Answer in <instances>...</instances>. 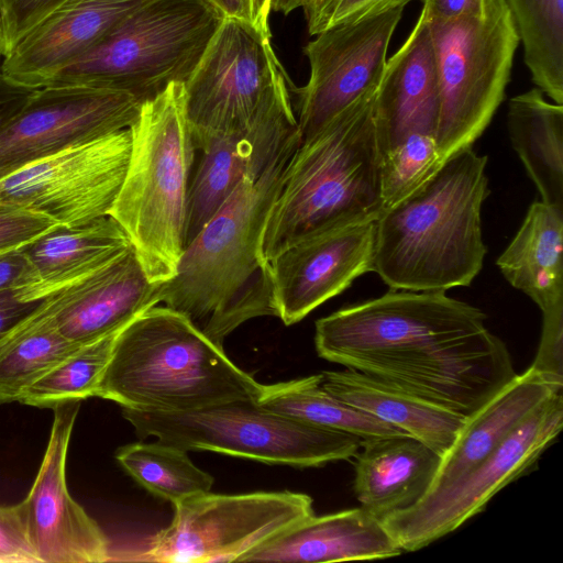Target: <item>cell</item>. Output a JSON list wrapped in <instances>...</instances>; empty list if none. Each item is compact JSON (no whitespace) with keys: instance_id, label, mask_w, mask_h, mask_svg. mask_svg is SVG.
Instances as JSON below:
<instances>
[{"instance_id":"cell-20","label":"cell","mask_w":563,"mask_h":563,"mask_svg":"<svg viewBox=\"0 0 563 563\" xmlns=\"http://www.w3.org/2000/svg\"><path fill=\"white\" fill-rule=\"evenodd\" d=\"M161 285L147 278L131 246L90 276L47 297L59 333L84 345L121 330L159 303Z\"/></svg>"},{"instance_id":"cell-33","label":"cell","mask_w":563,"mask_h":563,"mask_svg":"<svg viewBox=\"0 0 563 563\" xmlns=\"http://www.w3.org/2000/svg\"><path fill=\"white\" fill-rule=\"evenodd\" d=\"M119 331L76 349L32 384L19 401L53 409L67 401L96 397Z\"/></svg>"},{"instance_id":"cell-42","label":"cell","mask_w":563,"mask_h":563,"mask_svg":"<svg viewBox=\"0 0 563 563\" xmlns=\"http://www.w3.org/2000/svg\"><path fill=\"white\" fill-rule=\"evenodd\" d=\"M36 301H22L15 291L0 292V343L27 318L41 303Z\"/></svg>"},{"instance_id":"cell-9","label":"cell","mask_w":563,"mask_h":563,"mask_svg":"<svg viewBox=\"0 0 563 563\" xmlns=\"http://www.w3.org/2000/svg\"><path fill=\"white\" fill-rule=\"evenodd\" d=\"M140 438L186 451H212L268 464L317 467L349 460L362 439L288 418L256 400L229 401L185 412L122 408Z\"/></svg>"},{"instance_id":"cell-2","label":"cell","mask_w":563,"mask_h":563,"mask_svg":"<svg viewBox=\"0 0 563 563\" xmlns=\"http://www.w3.org/2000/svg\"><path fill=\"white\" fill-rule=\"evenodd\" d=\"M300 142L297 132L261 175L239 184L186 246L176 275L161 285L159 302L185 314L218 345L250 319L277 317L262 235Z\"/></svg>"},{"instance_id":"cell-21","label":"cell","mask_w":563,"mask_h":563,"mask_svg":"<svg viewBox=\"0 0 563 563\" xmlns=\"http://www.w3.org/2000/svg\"><path fill=\"white\" fill-rule=\"evenodd\" d=\"M438 118L434 55L428 24L420 12L407 40L386 60L375 92L374 120L380 156L412 133L435 136Z\"/></svg>"},{"instance_id":"cell-16","label":"cell","mask_w":563,"mask_h":563,"mask_svg":"<svg viewBox=\"0 0 563 563\" xmlns=\"http://www.w3.org/2000/svg\"><path fill=\"white\" fill-rule=\"evenodd\" d=\"M80 401L54 409L47 446L27 496L21 501L27 531L41 563L110 561V543L99 525L70 496L66 460Z\"/></svg>"},{"instance_id":"cell-13","label":"cell","mask_w":563,"mask_h":563,"mask_svg":"<svg viewBox=\"0 0 563 563\" xmlns=\"http://www.w3.org/2000/svg\"><path fill=\"white\" fill-rule=\"evenodd\" d=\"M131 143L124 129L15 169L0 178V211L29 210L68 227L110 216Z\"/></svg>"},{"instance_id":"cell-29","label":"cell","mask_w":563,"mask_h":563,"mask_svg":"<svg viewBox=\"0 0 563 563\" xmlns=\"http://www.w3.org/2000/svg\"><path fill=\"white\" fill-rule=\"evenodd\" d=\"M256 401L264 408L307 424L354 434L362 440L408 435L335 398L322 387L321 374L263 385Z\"/></svg>"},{"instance_id":"cell-14","label":"cell","mask_w":563,"mask_h":563,"mask_svg":"<svg viewBox=\"0 0 563 563\" xmlns=\"http://www.w3.org/2000/svg\"><path fill=\"white\" fill-rule=\"evenodd\" d=\"M141 106L125 91L88 84L34 89L0 128V170L8 175L37 159L130 129Z\"/></svg>"},{"instance_id":"cell-6","label":"cell","mask_w":563,"mask_h":563,"mask_svg":"<svg viewBox=\"0 0 563 563\" xmlns=\"http://www.w3.org/2000/svg\"><path fill=\"white\" fill-rule=\"evenodd\" d=\"M126 173L110 216L128 234L147 278L165 283L185 251L187 197L196 148L184 84L142 103L130 126Z\"/></svg>"},{"instance_id":"cell-23","label":"cell","mask_w":563,"mask_h":563,"mask_svg":"<svg viewBox=\"0 0 563 563\" xmlns=\"http://www.w3.org/2000/svg\"><path fill=\"white\" fill-rule=\"evenodd\" d=\"M131 246L111 216L78 225L58 224L22 246L31 282L15 294L22 301L41 300L90 276Z\"/></svg>"},{"instance_id":"cell-4","label":"cell","mask_w":563,"mask_h":563,"mask_svg":"<svg viewBox=\"0 0 563 563\" xmlns=\"http://www.w3.org/2000/svg\"><path fill=\"white\" fill-rule=\"evenodd\" d=\"M376 89L301 140L265 222L261 252L266 262L303 236L382 213Z\"/></svg>"},{"instance_id":"cell-46","label":"cell","mask_w":563,"mask_h":563,"mask_svg":"<svg viewBox=\"0 0 563 563\" xmlns=\"http://www.w3.org/2000/svg\"><path fill=\"white\" fill-rule=\"evenodd\" d=\"M306 0H272V10L284 15L302 8Z\"/></svg>"},{"instance_id":"cell-3","label":"cell","mask_w":563,"mask_h":563,"mask_svg":"<svg viewBox=\"0 0 563 563\" xmlns=\"http://www.w3.org/2000/svg\"><path fill=\"white\" fill-rule=\"evenodd\" d=\"M486 165L487 156L465 148L379 214L373 272L390 289L446 291L478 275L487 252L481 220Z\"/></svg>"},{"instance_id":"cell-37","label":"cell","mask_w":563,"mask_h":563,"mask_svg":"<svg viewBox=\"0 0 563 563\" xmlns=\"http://www.w3.org/2000/svg\"><path fill=\"white\" fill-rule=\"evenodd\" d=\"M531 367L563 388V305L542 313L540 344Z\"/></svg>"},{"instance_id":"cell-17","label":"cell","mask_w":563,"mask_h":563,"mask_svg":"<svg viewBox=\"0 0 563 563\" xmlns=\"http://www.w3.org/2000/svg\"><path fill=\"white\" fill-rule=\"evenodd\" d=\"M376 220L313 233L291 243L268 263L277 317L299 322L317 307L373 272Z\"/></svg>"},{"instance_id":"cell-35","label":"cell","mask_w":563,"mask_h":563,"mask_svg":"<svg viewBox=\"0 0 563 563\" xmlns=\"http://www.w3.org/2000/svg\"><path fill=\"white\" fill-rule=\"evenodd\" d=\"M411 1L413 0H306L301 9L308 33L316 35L338 24L405 8Z\"/></svg>"},{"instance_id":"cell-5","label":"cell","mask_w":563,"mask_h":563,"mask_svg":"<svg viewBox=\"0 0 563 563\" xmlns=\"http://www.w3.org/2000/svg\"><path fill=\"white\" fill-rule=\"evenodd\" d=\"M261 387L185 314L155 305L119 331L96 397L122 408L185 412L256 400Z\"/></svg>"},{"instance_id":"cell-45","label":"cell","mask_w":563,"mask_h":563,"mask_svg":"<svg viewBox=\"0 0 563 563\" xmlns=\"http://www.w3.org/2000/svg\"><path fill=\"white\" fill-rule=\"evenodd\" d=\"M252 1V22L255 27L265 34L271 35L269 14L272 11V0H251Z\"/></svg>"},{"instance_id":"cell-48","label":"cell","mask_w":563,"mask_h":563,"mask_svg":"<svg viewBox=\"0 0 563 563\" xmlns=\"http://www.w3.org/2000/svg\"><path fill=\"white\" fill-rule=\"evenodd\" d=\"M0 64H1V55H0ZM0 76H1V70H0Z\"/></svg>"},{"instance_id":"cell-47","label":"cell","mask_w":563,"mask_h":563,"mask_svg":"<svg viewBox=\"0 0 563 563\" xmlns=\"http://www.w3.org/2000/svg\"><path fill=\"white\" fill-rule=\"evenodd\" d=\"M7 174L3 170H0V178L5 176Z\"/></svg>"},{"instance_id":"cell-19","label":"cell","mask_w":563,"mask_h":563,"mask_svg":"<svg viewBox=\"0 0 563 563\" xmlns=\"http://www.w3.org/2000/svg\"><path fill=\"white\" fill-rule=\"evenodd\" d=\"M152 0H66L2 57V78L16 87L45 86L131 13Z\"/></svg>"},{"instance_id":"cell-41","label":"cell","mask_w":563,"mask_h":563,"mask_svg":"<svg viewBox=\"0 0 563 563\" xmlns=\"http://www.w3.org/2000/svg\"><path fill=\"white\" fill-rule=\"evenodd\" d=\"M31 282V267L22 246L0 253V292L19 291Z\"/></svg>"},{"instance_id":"cell-18","label":"cell","mask_w":563,"mask_h":563,"mask_svg":"<svg viewBox=\"0 0 563 563\" xmlns=\"http://www.w3.org/2000/svg\"><path fill=\"white\" fill-rule=\"evenodd\" d=\"M297 132V118L289 99L267 111L249 128L210 139L197 148L201 156L189 181L186 246L239 184L245 177L261 175Z\"/></svg>"},{"instance_id":"cell-34","label":"cell","mask_w":563,"mask_h":563,"mask_svg":"<svg viewBox=\"0 0 563 563\" xmlns=\"http://www.w3.org/2000/svg\"><path fill=\"white\" fill-rule=\"evenodd\" d=\"M444 162L433 135L423 133L408 135L382 157L383 211L418 190L442 167Z\"/></svg>"},{"instance_id":"cell-10","label":"cell","mask_w":563,"mask_h":563,"mask_svg":"<svg viewBox=\"0 0 563 563\" xmlns=\"http://www.w3.org/2000/svg\"><path fill=\"white\" fill-rule=\"evenodd\" d=\"M287 74L271 35L253 24L224 19L184 84L194 146L244 130L291 99Z\"/></svg>"},{"instance_id":"cell-24","label":"cell","mask_w":563,"mask_h":563,"mask_svg":"<svg viewBox=\"0 0 563 563\" xmlns=\"http://www.w3.org/2000/svg\"><path fill=\"white\" fill-rule=\"evenodd\" d=\"M354 494L383 519L417 504L430 489L442 455L410 435L362 440L355 454Z\"/></svg>"},{"instance_id":"cell-26","label":"cell","mask_w":563,"mask_h":563,"mask_svg":"<svg viewBox=\"0 0 563 563\" xmlns=\"http://www.w3.org/2000/svg\"><path fill=\"white\" fill-rule=\"evenodd\" d=\"M322 387L341 401L362 410L443 455L464 426V417L355 369L321 373Z\"/></svg>"},{"instance_id":"cell-32","label":"cell","mask_w":563,"mask_h":563,"mask_svg":"<svg viewBox=\"0 0 563 563\" xmlns=\"http://www.w3.org/2000/svg\"><path fill=\"white\" fill-rule=\"evenodd\" d=\"M115 460L139 485L173 505L210 492L214 481L191 462L188 451L157 440L123 445Z\"/></svg>"},{"instance_id":"cell-11","label":"cell","mask_w":563,"mask_h":563,"mask_svg":"<svg viewBox=\"0 0 563 563\" xmlns=\"http://www.w3.org/2000/svg\"><path fill=\"white\" fill-rule=\"evenodd\" d=\"M172 522L128 561L159 563L238 562L241 556L314 515L302 493L211 494L174 505Z\"/></svg>"},{"instance_id":"cell-43","label":"cell","mask_w":563,"mask_h":563,"mask_svg":"<svg viewBox=\"0 0 563 563\" xmlns=\"http://www.w3.org/2000/svg\"><path fill=\"white\" fill-rule=\"evenodd\" d=\"M31 91L9 84L0 76V128L21 109Z\"/></svg>"},{"instance_id":"cell-28","label":"cell","mask_w":563,"mask_h":563,"mask_svg":"<svg viewBox=\"0 0 563 563\" xmlns=\"http://www.w3.org/2000/svg\"><path fill=\"white\" fill-rule=\"evenodd\" d=\"M507 125L511 146L541 201L563 209V106L532 88L510 99Z\"/></svg>"},{"instance_id":"cell-39","label":"cell","mask_w":563,"mask_h":563,"mask_svg":"<svg viewBox=\"0 0 563 563\" xmlns=\"http://www.w3.org/2000/svg\"><path fill=\"white\" fill-rule=\"evenodd\" d=\"M56 225V221L37 212L0 211V253L21 247Z\"/></svg>"},{"instance_id":"cell-12","label":"cell","mask_w":563,"mask_h":563,"mask_svg":"<svg viewBox=\"0 0 563 563\" xmlns=\"http://www.w3.org/2000/svg\"><path fill=\"white\" fill-rule=\"evenodd\" d=\"M563 427V394L545 399L485 460L430 488L413 506L382 519L402 551H417L482 512L506 485L529 473Z\"/></svg>"},{"instance_id":"cell-8","label":"cell","mask_w":563,"mask_h":563,"mask_svg":"<svg viewBox=\"0 0 563 563\" xmlns=\"http://www.w3.org/2000/svg\"><path fill=\"white\" fill-rule=\"evenodd\" d=\"M427 24L439 86L434 137L446 161L472 147L490 123L505 99L520 38L505 0H487L478 14Z\"/></svg>"},{"instance_id":"cell-44","label":"cell","mask_w":563,"mask_h":563,"mask_svg":"<svg viewBox=\"0 0 563 563\" xmlns=\"http://www.w3.org/2000/svg\"><path fill=\"white\" fill-rule=\"evenodd\" d=\"M224 19H234L253 24L251 0H207Z\"/></svg>"},{"instance_id":"cell-38","label":"cell","mask_w":563,"mask_h":563,"mask_svg":"<svg viewBox=\"0 0 563 563\" xmlns=\"http://www.w3.org/2000/svg\"><path fill=\"white\" fill-rule=\"evenodd\" d=\"M0 562L41 563L30 540L22 503L0 506Z\"/></svg>"},{"instance_id":"cell-7","label":"cell","mask_w":563,"mask_h":563,"mask_svg":"<svg viewBox=\"0 0 563 563\" xmlns=\"http://www.w3.org/2000/svg\"><path fill=\"white\" fill-rule=\"evenodd\" d=\"M223 20L207 0H152L46 85L101 86L143 103L187 81Z\"/></svg>"},{"instance_id":"cell-25","label":"cell","mask_w":563,"mask_h":563,"mask_svg":"<svg viewBox=\"0 0 563 563\" xmlns=\"http://www.w3.org/2000/svg\"><path fill=\"white\" fill-rule=\"evenodd\" d=\"M560 388L531 366L516 375L476 412L465 419L457 438L442 455L430 488L445 484L493 453L545 399Z\"/></svg>"},{"instance_id":"cell-36","label":"cell","mask_w":563,"mask_h":563,"mask_svg":"<svg viewBox=\"0 0 563 563\" xmlns=\"http://www.w3.org/2000/svg\"><path fill=\"white\" fill-rule=\"evenodd\" d=\"M66 0H0L1 57Z\"/></svg>"},{"instance_id":"cell-30","label":"cell","mask_w":563,"mask_h":563,"mask_svg":"<svg viewBox=\"0 0 563 563\" xmlns=\"http://www.w3.org/2000/svg\"><path fill=\"white\" fill-rule=\"evenodd\" d=\"M79 344L57 330L49 297L0 343V404L19 401L23 393Z\"/></svg>"},{"instance_id":"cell-27","label":"cell","mask_w":563,"mask_h":563,"mask_svg":"<svg viewBox=\"0 0 563 563\" xmlns=\"http://www.w3.org/2000/svg\"><path fill=\"white\" fill-rule=\"evenodd\" d=\"M562 254L563 209L534 201L496 264L543 313L563 305Z\"/></svg>"},{"instance_id":"cell-40","label":"cell","mask_w":563,"mask_h":563,"mask_svg":"<svg viewBox=\"0 0 563 563\" xmlns=\"http://www.w3.org/2000/svg\"><path fill=\"white\" fill-rule=\"evenodd\" d=\"M421 12L427 21L450 22L464 16L478 14L487 0H420Z\"/></svg>"},{"instance_id":"cell-31","label":"cell","mask_w":563,"mask_h":563,"mask_svg":"<svg viewBox=\"0 0 563 563\" xmlns=\"http://www.w3.org/2000/svg\"><path fill=\"white\" fill-rule=\"evenodd\" d=\"M515 20L531 80L563 106V0H505Z\"/></svg>"},{"instance_id":"cell-22","label":"cell","mask_w":563,"mask_h":563,"mask_svg":"<svg viewBox=\"0 0 563 563\" xmlns=\"http://www.w3.org/2000/svg\"><path fill=\"white\" fill-rule=\"evenodd\" d=\"M404 552L383 521L362 507L311 517L267 540L238 562H342Z\"/></svg>"},{"instance_id":"cell-1","label":"cell","mask_w":563,"mask_h":563,"mask_svg":"<svg viewBox=\"0 0 563 563\" xmlns=\"http://www.w3.org/2000/svg\"><path fill=\"white\" fill-rule=\"evenodd\" d=\"M478 308L445 291L390 289L316 322L320 357L468 418L517 374Z\"/></svg>"},{"instance_id":"cell-15","label":"cell","mask_w":563,"mask_h":563,"mask_svg":"<svg viewBox=\"0 0 563 563\" xmlns=\"http://www.w3.org/2000/svg\"><path fill=\"white\" fill-rule=\"evenodd\" d=\"M404 9L331 26L307 43L303 53L309 62V78L305 86L291 89L298 97L301 140L377 88Z\"/></svg>"}]
</instances>
